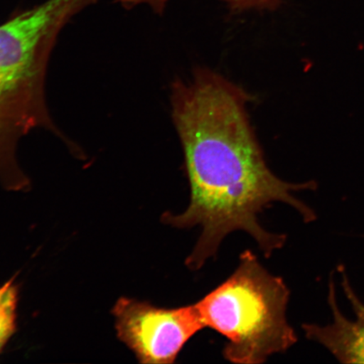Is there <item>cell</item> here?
I'll return each instance as SVG.
<instances>
[{"label":"cell","instance_id":"obj_1","mask_svg":"<svg viewBox=\"0 0 364 364\" xmlns=\"http://www.w3.org/2000/svg\"><path fill=\"white\" fill-rule=\"evenodd\" d=\"M250 100L240 86L205 68L171 85L172 118L183 150L190 201L181 213H163L161 221L176 230L201 228L186 259L189 270L201 269L235 231L252 236L266 257L283 247L287 236L268 232L258 220L273 203L289 205L304 223L316 220L315 211L294 195L316 190V182L289 183L271 171L250 124Z\"/></svg>","mask_w":364,"mask_h":364},{"label":"cell","instance_id":"obj_2","mask_svg":"<svg viewBox=\"0 0 364 364\" xmlns=\"http://www.w3.org/2000/svg\"><path fill=\"white\" fill-rule=\"evenodd\" d=\"M98 0H46L0 25V181L9 190L29 185L17 161V145L43 127L60 135L50 117L45 80L59 33Z\"/></svg>","mask_w":364,"mask_h":364},{"label":"cell","instance_id":"obj_3","mask_svg":"<svg viewBox=\"0 0 364 364\" xmlns=\"http://www.w3.org/2000/svg\"><path fill=\"white\" fill-rule=\"evenodd\" d=\"M290 290L247 250L230 277L195 303L205 326L227 341L223 357L239 364H261L284 353L298 336L287 320Z\"/></svg>","mask_w":364,"mask_h":364},{"label":"cell","instance_id":"obj_4","mask_svg":"<svg viewBox=\"0 0 364 364\" xmlns=\"http://www.w3.org/2000/svg\"><path fill=\"white\" fill-rule=\"evenodd\" d=\"M113 313L118 338L144 364L174 363L186 343L205 329L195 304L161 308L121 298Z\"/></svg>","mask_w":364,"mask_h":364},{"label":"cell","instance_id":"obj_5","mask_svg":"<svg viewBox=\"0 0 364 364\" xmlns=\"http://www.w3.org/2000/svg\"><path fill=\"white\" fill-rule=\"evenodd\" d=\"M341 286L355 318L346 317L338 304L336 287L332 276L330 277L328 304L333 316L329 325L303 324L302 329L309 340L316 341L343 363H364V304L359 299L348 279L343 266L339 267Z\"/></svg>","mask_w":364,"mask_h":364},{"label":"cell","instance_id":"obj_6","mask_svg":"<svg viewBox=\"0 0 364 364\" xmlns=\"http://www.w3.org/2000/svg\"><path fill=\"white\" fill-rule=\"evenodd\" d=\"M171 0H115L116 3L127 10L140 6L147 4L152 10L157 14H162L168 2ZM228 4L232 11L241 12L249 10H276L281 6L283 0H223Z\"/></svg>","mask_w":364,"mask_h":364},{"label":"cell","instance_id":"obj_7","mask_svg":"<svg viewBox=\"0 0 364 364\" xmlns=\"http://www.w3.org/2000/svg\"><path fill=\"white\" fill-rule=\"evenodd\" d=\"M18 291L13 280L0 288V352L16 330Z\"/></svg>","mask_w":364,"mask_h":364}]
</instances>
